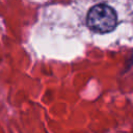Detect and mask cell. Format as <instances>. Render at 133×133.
<instances>
[{"label":"cell","instance_id":"cell-1","mask_svg":"<svg viewBox=\"0 0 133 133\" xmlns=\"http://www.w3.org/2000/svg\"><path fill=\"white\" fill-rule=\"evenodd\" d=\"M86 24L95 33H110L117 26V16L112 7L106 4H97L89 9Z\"/></svg>","mask_w":133,"mask_h":133}]
</instances>
